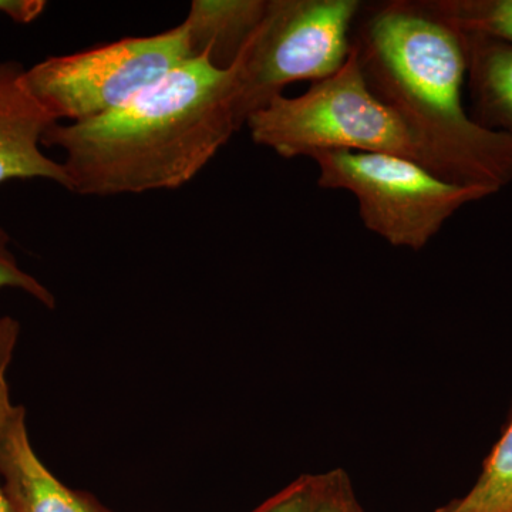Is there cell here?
I'll return each instance as SVG.
<instances>
[{"label":"cell","instance_id":"1","mask_svg":"<svg viewBox=\"0 0 512 512\" xmlns=\"http://www.w3.org/2000/svg\"><path fill=\"white\" fill-rule=\"evenodd\" d=\"M235 69L202 55L96 119L53 124L42 144L64 153L69 191L92 197L177 190L239 130Z\"/></svg>","mask_w":512,"mask_h":512},{"label":"cell","instance_id":"2","mask_svg":"<svg viewBox=\"0 0 512 512\" xmlns=\"http://www.w3.org/2000/svg\"><path fill=\"white\" fill-rule=\"evenodd\" d=\"M372 92L392 107L439 160L451 183L495 194L512 181V138L468 116L463 35L423 6H376L353 36Z\"/></svg>","mask_w":512,"mask_h":512},{"label":"cell","instance_id":"3","mask_svg":"<svg viewBox=\"0 0 512 512\" xmlns=\"http://www.w3.org/2000/svg\"><path fill=\"white\" fill-rule=\"evenodd\" d=\"M252 141L284 158L322 151H359L406 157L447 180L426 144L370 89L355 46L348 62L298 97H276L245 124ZM448 181V180H447Z\"/></svg>","mask_w":512,"mask_h":512},{"label":"cell","instance_id":"4","mask_svg":"<svg viewBox=\"0 0 512 512\" xmlns=\"http://www.w3.org/2000/svg\"><path fill=\"white\" fill-rule=\"evenodd\" d=\"M359 0H268L261 25L234 63L239 128L295 82H322L352 53Z\"/></svg>","mask_w":512,"mask_h":512},{"label":"cell","instance_id":"5","mask_svg":"<svg viewBox=\"0 0 512 512\" xmlns=\"http://www.w3.org/2000/svg\"><path fill=\"white\" fill-rule=\"evenodd\" d=\"M311 158L319 187L355 195L363 225L397 248L423 249L461 207L491 195L393 154L338 150Z\"/></svg>","mask_w":512,"mask_h":512},{"label":"cell","instance_id":"6","mask_svg":"<svg viewBox=\"0 0 512 512\" xmlns=\"http://www.w3.org/2000/svg\"><path fill=\"white\" fill-rule=\"evenodd\" d=\"M191 59L187 28L181 23L160 35L126 37L49 57L26 69L25 84L57 123H80L120 109Z\"/></svg>","mask_w":512,"mask_h":512},{"label":"cell","instance_id":"7","mask_svg":"<svg viewBox=\"0 0 512 512\" xmlns=\"http://www.w3.org/2000/svg\"><path fill=\"white\" fill-rule=\"evenodd\" d=\"M22 63L0 62V185L12 180H47L69 190L62 163L42 151L43 136L57 121L25 84Z\"/></svg>","mask_w":512,"mask_h":512},{"label":"cell","instance_id":"8","mask_svg":"<svg viewBox=\"0 0 512 512\" xmlns=\"http://www.w3.org/2000/svg\"><path fill=\"white\" fill-rule=\"evenodd\" d=\"M0 480L12 512H111L64 485L37 457L22 404H13L0 433Z\"/></svg>","mask_w":512,"mask_h":512},{"label":"cell","instance_id":"9","mask_svg":"<svg viewBox=\"0 0 512 512\" xmlns=\"http://www.w3.org/2000/svg\"><path fill=\"white\" fill-rule=\"evenodd\" d=\"M268 0H194L184 20L192 56L207 55L220 69L237 62L261 25Z\"/></svg>","mask_w":512,"mask_h":512},{"label":"cell","instance_id":"10","mask_svg":"<svg viewBox=\"0 0 512 512\" xmlns=\"http://www.w3.org/2000/svg\"><path fill=\"white\" fill-rule=\"evenodd\" d=\"M463 35L467 80L478 124L512 138V46L493 37Z\"/></svg>","mask_w":512,"mask_h":512},{"label":"cell","instance_id":"11","mask_svg":"<svg viewBox=\"0 0 512 512\" xmlns=\"http://www.w3.org/2000/svg\"><path fill=\"white\" fill-rule=\"evenodd\" d=\"M427 12L468 35L493 37L512 46V0H419Z\"/></svg>","mask_w":512,"mask_h":512},{"label":"cell","instance_id":"12","mask_svg":"<svg viewBox=\"0 0 512 512\" xmlns=\"http://www.w3.org/2000/svg\"><path fill=\"white\" fill-rule=\"evenodd\" d=\"M437 512H512V419L470 493Z\"/></svg>","mask_w":512,"mask_h":512},{"label":"cell","instance_id":"13","mask_svg":"<svg viewBox=\"0 0 512 512\" xmlns=\"http://www.w3.org/2000/svg\"><path fill=\"white\" fill-rule=\"evenodd\" d=\"M0 289H16L35 299L47 309L56 308V298L45 285L23 271L18 264L15 254L10 249L8 232L0 227Z\"/></svg>","mask_w":512,"mask_h":512},{"label":"cell","instance_id":"14","mask_svg":"<svg viewBox=\"0 0 512 512\" xmlns=\"http://www.w3.org/2000/svg\"><path fill=\"white\" fill-rule=\"evenodd\" d=\"M325 474H303L252 512H315Z\"/></svg>","mask_w":512,"mask_h":512},{"label":"cell","instance_id":"15","mask_svg":"<svg viewBox=\"0 0 512 512\" xmlns=\"http://www.w3.org/2000/svg\"><path fill=\"white\" fill-rule=\"evenodd\" d=\"M19 336L20 323L18 320L10 318V316H0V433H2L3 424L8 419L10 409L13 407L12 400H10L8 372L16 346H18ZM0 512H12L5 493H3L2 480H0Z\"/></svg>","mask_w":512,"mask_h":512},{"label":"cell","instance_id":"16","mask_svg":"<svg viewBox=\"0 0 512 512\" xmlns=\"http://www.w3.org/2000/svg\"><path fill=\"white\" fill-rule=\"evenodd\" d=\"M315 512H365L345 471L325 473V483Z\"/></svg>","mask_w":512,"mask_h":512},{"label":"cell","instance_id":"17","mask_svg":"<svg viewBox=\"0 0 512 512\" xmlns=\"http://www.w3.org/2000/svg\"><path fill=\"white\" fill-rule=\"evenodd\" d=\"M45 9L43 0H0V13L20 25L35 22Z\"/></svg>","mask_w":512,"mask_h":512}]
</instances>
